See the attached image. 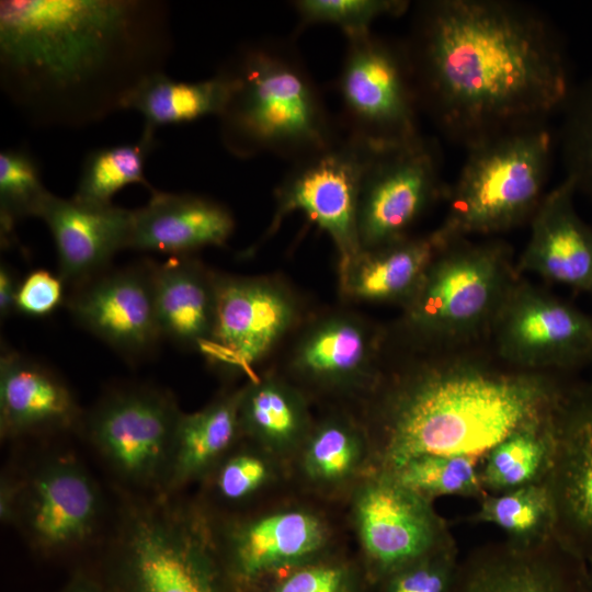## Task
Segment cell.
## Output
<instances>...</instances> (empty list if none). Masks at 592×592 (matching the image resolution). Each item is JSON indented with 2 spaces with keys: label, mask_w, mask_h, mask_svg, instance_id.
<instances>
[{
  "label": "cell",
  "mask_w": 592,
  "mask_h": 592,
  "mask_svg": "<svg viewBox=\"0 0 592 592\" xmlns=\"http://www.w3.org/2000/svg\"><path fill=\"white\" fill-rule=\"evenodd\" d=\"M474 348L423 350L386 337L377 378L355 415L368 440V471L390 473L425 455L482 460L570 384L563 374L515 369Z\"/></svg>",
  "instance_id": "cell-3"
},
{
  "label": "cell",
  "mask_w": 592,
  "mask_h": 592,
  "mask_svg": "<svg viewBox=\"0 0 592 592\" xmlns=\"http://www.w3.org/2000/svg\"><path fill=\"white\" fill-rule=\"evenodd\" d=\"M409 5L403 0H297L293 7L299 26L328 24L339 27L346 38L372 32L371 25L383 16L402 14Z\"/></svg>",
  "instance_id": "cell-39"
},
{
  "label": "cell",
  "mask_w": 592,
  "mask_h": 592,
  "mask_svg": "<svg viewBox=\"0 0 592 592\" xmlns=\"http://www.w3.org/2000/svg\"><path fill=\"white\" fill-rule=\"evenodd\" d=\"M65 282L59 275L43 269L30 272L20 283L16 312L29 317H44L64 301Z\"/></svg>",
  "instance_id": "cell-41"
},
{
  "label": "cell",
  "mask_w": 592,
  "mask_h": 592,
  "mask_svg": "<svg viewBox=\"0 0 592 592\" xmlns=\"http://www.w3.org/2000/svg\"><path fill=\"white\" fill-rule=\"evenodd\" d=\"M447 187L441 177L437 147L417 140L371 150L361 180L357 232L361 249H372L409 236L411 227Z\"/></svg>",
  "instance_id": "cell-14"
},
{
  "label": "cell",
  "mask_w": 592,
  "mask_h": 592,
  "mask_svg": "<svg viewBox=\"0 0 592 592\" xmlns=\"http://www.w3.org/2000/svg\"><path fill=\"white\" fill-rule=\"evenodd\" d=\"M371 148L340 136L328 148L293 163L275 189V208L264 238L274 235L286 216L304 213L331 238L339 263L360 250L357 203Z\"/></svg>",
  "instance_id": "cell-13"
},
{
  "label": "cell",
  "mask_w": 592,
  "mask_h": 592,
  "mask_svg": "<svg viewBox=\"0 0 592 592\" xmlns=\"http://www.w3.org/2000/svg\"><path fill=\"white\" fill-rule=\"evenodd\" d=\"M405 45L421 109L466 147L544 124L573 89L558 34L522 3L421 2Z\"/></svg>",
  "instance_id": "cell-1"
},
{
  "label": "cell",
  "mask_w": 592,
  "mask_h": 592,
  "mask_svg": "<svg viewBox=\"0 0 592 592\" xmlns=\"http://www.w3.org/2000/svg\"><path fill=\"white\" fill-rule=\"evenodd\" d=\"M80 418L67 384L47 366L18 352L0 358V433L2 439L65 430Z\"/></svg>",
  "instance_id": "cell-25"
},
{
  "label": "cell",
  "mask_w": 592,
  "mask_h": 592,
  "mask_svg": "<svg viewBox=\"0 0 592 592\" xmlns=\"http://www.w3.org/2000/svg\"><path fill=\"white\" fill-rule=\"evenodd\" d=\"M560 148L566 177L592 198V75L573 88L565 106Z\"/></svg>",
  "instance_id": "cell-37"
},
{
  "label": "cell",
  "mask_w": 592,
  "mask_h": 592,
  "mask_svg": "<svg viewBox=\"0 0 592 592\" xmlns=\"http://www.w3.org/2000/svg\"><path fill=\"white\" fill-rule=\"evenodd\" d=\"M500 362L566 374L592 363V316L520 276L490 333Z\"/></svg>",
  "instance_id": "cell-11"
},
{
  "label": "cell",
  "mask_w": 592,
  "mask_h": 592,
  "mask_svg": "<svg viewBox=\"0 0 592 592\" xmlns=\"http://www.w3.org/2000/svg\"><path fill=\"white\" fill-rule=\"evenodd\" d=\"M589 568V567H588ZM588 592H592V568H589Z\"/></svg>",
  "instance_id": "cell-45"
},
{
  "label": "cell",
  "mask_w": 592,
  "mask_h": 592,
  "mask_svg": "<svg viewBox=\"0 0 592 592\" xmlns=\"http://www.w3.org/2000/svg\"><path fill=\"white\" fill-rule=\"evenodd\" d=\"M230 83L220 69L209 79L177 81L164 71L137 83L123 99L121 109L133 110L144 117V130L187 123L207 115L221 114L229 98Z\"/></svg>",
  "instance_id": "cell-30"
},
{
  "label": "cell",
  "mask_w": 592,
  "mask_h": 592,
  "mask_svg": "<svg viewBox=\"0 0 592 592\" xmlns=\"http://www.w3.org/2000/svg\"><path fill=\"white\" fill-rule=\"evenodd\" d=\"M468 521L498 526L505 538L531 545L553 535V505L543 482L501 493H487Z\"/></svg>",
  "instance_id": "cell-33"
},
{
  "label": "cell",
  "mask_w": 592,
  "mask_h": 592,
  "mask_svg": "<svg viewBox=\"0 0 592 592\" xmlns=\"http://www.w3.org/2000/svg\"><path fill=\"white\" fill-rule=\"evenodd\" d=\"M553 424V453L542 481L551 500L553 535L592 568V382L568 385Z\"/></svg>",
  "instance_id": "cell-16"
},
{
  "label": "cell",
  "mask_w": 592,
  "mask_h": 592,
  "mask_svg": "<svg viewBox=\"0 0 592 592\" xmlns=\"http://www.w3.org/2000/svg\"><path fill=\"white\" fill-rule=\"evenodd\" d=\"M346 41L335 83L346 135L373 150L420 138L421 105L406 45L372 32Z\"/></svg>",
  "instance_id": "cell-8"
},
{
  "label": "cell",
  "mask_w": 592,
  "mask_h": 592,
  "mask_svg": "<svg viewBox=\"0 0 592 592\" xmlns=\"http://www.w3.org/2000/svg\"><path fill=\"white\" fill-rule=\"evenodd\" d=\"M234 229V215L221 203L155 190L146 205L132 209L127 249L189 255L204 247L225 246Z\"/></svg>",
  "instance_id": "cell-23"
},
{
  "label": "cell",
  "mask_w": 592,
  "mask_h": 592,
  "mask_svg": "<svg viewBox=\"0 0 592 592\" xmlns=\"http://www.w3.org/2000/svg\"><path fill=\"white\" fill-rule=\"evenodd\" d=\"M556 405L511 432L482 458L480 479L487 493L543 481L553 453Z\"/></svg>",
  "instance_id": "cell-31"
},
{
  "label": "cell",
  "mask_w": 592,
  "mask_h": 592,
  "mask_svg": "<svg viewBox=\"0 0 592 592\" xmlns=\"http://www.w3.org/2000/svg\"><path fill=\"white\" fill-rule=\"evenodd\" d=\"M387 329L345 307L309 312L283 344L280 372L307 397L358 400L377 378Z\"/></svg>",
  "instance_id": "cell-10"
},
{
  "label": "cell",
  "mask_w": 592,
  "mask_h": 592,
  "mask_svg": "<svg viewBox=\"0 0 592 592\" xmlns=\"http://www.w3.org/2000/svg\"><path fill=\"white\" fill-rule=\"evenodd\" d=\"M371 589L361 560L330 551L267 577L251 592H371Z\"/></svg>",
  "instance_id": "cell-36"
},
{
  "label": "cell",
  "mask_w": 592,
  "mask_h": 592,
  "mask_svg": "<svg viewBox=\"0 0 592 592\" xmlns=\"http://www.w3.org/2000/svg\"><path fill=\"white\" fill-rule=\"evenodd\" d=\"M219 69L230 83L218 116L219 135L234 157L269 153L294 163L340 137L314 78L291 43L243 44Z\"/></svg>",
  "instance_id": "cell-4"
},
{
  "label": "cell",
  "mask_w": 592,
  "mask_h": 592,
  "mask_svg": "<svg viewBox=\"0 0 592 592\" xmlns=\"http://www.w3.org/2000/svg\"><path fill=\"white\" fill-rule=\"evenodd\" d=\"M460 555L453 537L372 585L371 592H447Z\"/></svg>",
  "instance_id": "cell-40"
},
{
  "label": "cell",
  "mask_w": 592,
  "mask_h": 592,
  "mask_svg": "<svg viewBox=\"0 0 592 592\" xmlns=\"http://www.w3.org/2000/svg\"><path fill=\"white\" fill-rule=\"evenodd\" d=\"M216 273L192 254L151 264L162 339L200 352L206 345L215 323Z\"/></svg>",
  "instance_id": "cell-26"
},
{
  "label": "cell",
  "mask_w": 592,
  "mask_h": 592,
  "mask_svg": "<svg viewBox=\"0 0 592 592\" xmlns=\"http://www.w3.org/2000/svg\"><path fill=\"white\" fill-rule=\"evenodd\" d=\"M181 413L161 390L122 389L93 409L88 434L119 477L139 486L162 487Z\"/></svg>",
  "instance_id": "cell-15"
},
{
  "label": "cell",
  "mask_w": 592,
  "mask_h": 592,
  "mask_svg": "<svg viewBox=\"0 0 592 592\" xmlns=\"http://www.w3.org/2000/svg\"><path fill=\"white\" fill-rule=\"evenodd\" d=\"M37 218L54 239L59 276L75 287L107 271L113 257L127 249L132 209L50 193Z\"/></svg>",
  "instance_id": "cell-22"
},
{
  "label": "cell",
  "mask_w": 592,
  "mask_h": 592,
  "mask_svg": "<svg viewBox=\"0 0 592 592\" xmlns=\"http://www.w3.org/2000/svg\"><path fill=\"white\" fill-rule=\"evenodd\" d=\"M589 568L554 535L531 545L508 538L459 558L447 592H588Z\"/></svg>",
  "instance_id": "cell-19"
},
{
  "label": "cell",
  "mask_w": 592,
  "mask_h": 592,
  "mask_svg": "<svg viewBox=\"0 0 592 592\" xmlns=\"http://www.w3.org/2000/svg\"><path fill=\"white\" fill-rule=\"evenodd\" d=\"M156 146V134L143 129L135 143L91 150L83 160L72 197L89 204L110 205L114 194L129 184H141L155 191L145 177V166Z\"/></svg>",
  "instance_id": "cell-32"
},
{
  "label": "cell",
  "mask_w": 592,
  "mask_h": 592,
  "mask_svg": "<svg viewBox=\"0 0 592 592\" xmlns=\"http://www.w3.org/2000/svg\"><path fill=\"white\" fill-rule=\"evenodd\" d=\"M296 457L303 477L312 487L339 490L368 471V440L354 414L333 412L314 422Z\"/></svg>",
  "instance_id": "cell-29"
},
{
  "label": "cell",
  "mask_w": 592,
  "mask_h": 592,
  "mask_svg": "<svg viewBox=\"0 0 592 592\" xmlns=\"http://www.w3.org/2000/svg\"><path fill=\"white\" fill-rule=\"evenodd\" d=\"M21 481L8 476L0 482V520L3 524H15L19 506Z\"/></svg>",
  "instance_id": "cell-43"
},
{
  "label": "cell",
  "mask_w": 592,
  "mask_h": 592,
  "mask_svg": "<svg viewBox=\"0 0 592 592\" xmlns=\"http://www.w3.org/2000/svg\"><path fill=\"white\" fill-rule=\"evenodd\" d=\"M241 389L219 395L204 408L181 413L162 483L171 491L208 477L242 437L239 421Z\"/></svg>",
  "instance_id": "cell-28"
},
{
  "label": "cell",
  "mask_w": 592,
  "mask_h": 592,
  "mask_svg": "<svg viewBox=\"0 0 592 592\" xmlns=\"http://www.w3.org/2000/svg\"><path fill=\"white\" fill-rule=\"evenodd\" d=\"M151 262L105 271L76 286L67 299L73 319L117 352L143 356L162 339Z\"/></svg>",
  "instance_id": "cell-20"
},
{
  "label": "cell",
  "mask_w": 592,
  "mask_h": 592,
  "mask_svg": "<svg viewBox=\"0 0 592 592\" xmlns=\"http://www.w3.org/2000/svg\"><path fill=\"white\" fill-rule=\"evenodd\" d=\"M308 314L301 297L282 277L217 272L214 330L201 353L216 369L249 379Z\"/></svg>",
  "instance_id": "cell-9"
},
{
  "label": "cell",
  "mask_w": 592,
  "mask_h": 592,
  "mask_svg": "<svg viewBox=\"0 0 592 592\" xmlns=\"http://www.w3.org/2000/svg\"><path fill=\"white\" fill-rule=\"evenodd\" d=\"M21 281L5 263L0 266V316L7 319L16 312V296Z\"/></svg>",
  "instance_id": "cell-42"
},
{
  "label": "cell",
  "mask_w": 592,
  "mask_h": 592,
  "mask_svg": "<svg viewBox=\"0 0 592 592\" xmlns=\"http://www.w3.org/2000/svg\"><path fill=\"white\" fill-rule=\"evenodd\" d=\"M217 543L196 508L132 505L103 581L112 592H231Z\"/></svg>",
  "instance_id": "cell-7"
},
{
  "label": "cell",
  "mask_w": 592,
  "mask_h": 592,
  "mask_svg": "<svg viewBox=\"0 0 592 592\" xmlns=\"http://www.w3.org/2000/svg\"><path fill=\"white\" fill-rule=\"evenodd\" d=\"M480 463L479 458L473 456L425 455L386 474L430 501L442 496H460L480 501L487 494L480 479Z\"/></svg>",
  "instance_id": "cell-34"
},
{
  "label": "cell",
  "mask_w": 592,
  "mask_h": 592,
  "mask_svg": "<svg viewBox=\"0 0 592 592\" xmlns=\"http://www.w3.org/2000/svg\"><path fill=\"white\" fill-rule=\"evenodd\" d=\"M173 49L156 0H2L0 87L32 126L76 129L122 110Z\"/></svg>",
  "instance_id": "cell-2"
},
{
  "label": "cell",
  "mask_w": 592,
  "mask_h": 592,
  "mask_svg": "<svg viewBox=\"0 0 592 592\" xmlns=\"http://www.w3.org/2000/svg\"><path fill=\"white\" fill-rule=\"evenodd\" d=\"M576 194L568 178L546 193L516 270L592 297V227L578 214Z\"/></svg>",
  "instance_id": "cell-21"
},
{
  "label": "cell",
  "mask_w": 592,
  "mask_h": 592,
  "mask_svg": "<svg viewBox=\"0 0 592 592\" xmlns=\"http://www.w3.org/2000/svg\"><path fill=\"white\" fill-rule=\"evenodd\" d=\"M61 592H112L109 587L87 572H76L67 582Z\"/></svg>",
  "instance_id": "cell-44"
},
{
  "label": "cell",
  "mask_w": 592,
  "mask_h": 592,
  "mask_svg": "<svg viewBox=\"0 0 592 592\" xmlns=\"http://www.w3.org/2000/svg\"><path fill=\"white\" fill-rule=\"evenodd\" d=\"M101 497L73 458L45 460L21 480L16 523L31 545L46 555L76 548L94 533Z\"/></svg>",
  "instance_id": "cell-18"
},
{
  "label": "cell",
  "mask_w": 592,
  "mask_h": 592,
  "mask_svg": "<svg viewBox=\"0 0 592 592\" xmlns=\"http://www.w3.org/2000/svg\"><path fill=\"white\" fill-rule=\"evenodd\" d=\"M241 388L242 437L280 462L296 457L315 422L308 397L277 371L257 373Z\"/></svg>",
  "instance_id": "cell-27"
},
{
  "label": "cell",
  "mask_w": 592,
  "mask_h": 592,
  "mask_svg": "<svg viewBox=\"0 0 592 592\" xmlns=\"http://www.w3.org/2000/svg\"><path fill=\"white\" fill-rule=\"evenodd\" d=\"M50 192L45 187L38 160L24 148L0 152V231L7 242L16 224L37 217Z\"/></svg>",
  "instance_id": "cell-35"
},
{
  "label": "cell",
  "mask_w": 592,
  "mask_h": 592,
  "mask_svg": "<svg viewBox=\"0 0 592 592\" xmlns=\"http://www.w3.org/2000/svg\"><path fill=\"white\" fill-rule=\"evenodd\" d=\"M352 520L372 585L454 537L433 501L380 471H368L356 482Z\"/></svg>",
  "instance_id": "cell-12"
},
{
  "label": "cell",
  "mask_w": 592,
  "mask_h": 592,
  "mask_svg": "<svg viewBox=\"0 0 592 592\" xmlns=\"http://www.w3.org/2000/svg\"><path fill=\"white\" fill-rule=\"evenodd\" d=\"M467 149L435 229L443 243L515 228L531 220L547 193L554 141L544 124L499 133Z\"/></svg>",
  "instance_id": "cell-6"
},
{
  "label": "cell",
  "mask_w": 592,
  "mask_h": 592,
  "mask_svg": "<svg viewBox=\"0 0 592 592\" xmlns=\"http://www.w3.org/2000/svg\"><path fill=\"white\" fill-rule=\"evenodd\" d=\"M330 539L318 512L285 506L229 524L217 544L231 592H251L267 577L330 553Z\"/></svg>",
  "instance_id": "cell-17"
},
{
  "label": "cell",
  "mask_w": 592,
  "mask_h": 592,
  "mask_svg": "<svg viewBox=\"0 0 592 592\" xmlns=\"http://www.w3.org/2000/svg\"><path fill=\"white\" fill-rule=\"evenodd\" d=\"M278 462L251 442L237 444L208 475L213 491L226 503L247 501L275 480Z\"/></svg>",
  "instance_id": "cell-38"
},
{
  "label": "cell",
  "mask_w": 592,
  "mask_h": 592,
  "mask_svg": "<svg viewBox=\"0 0 592 592\" xmlns=\"http://www.w3.org/2000/svg\"><path fill=\"white\" fill-rule=\"evenodd\" d=\"M444 243L435 230L406 236L338 263L341 298L350 303L405 306Z\"/></svg>",
  "instance_id": "cell-24"
},
{
  "label": "cell",
  "mask_w": 592,
  "mask_h": 592,
  "mask_svg": "<svg viewBox=\"0 0 592 592\" xmlns=\"http://www.w3.org/2000/svg\"><path fill=\"white\" fill-rule=\"evenodd\" d=\"M520 276L512 249L501 239L444 243L400 318L387 329L388 337L423 350L474 348L490 337Z\"/></svg>",
  "instance_id": "cell-5"
}]
</instances>
